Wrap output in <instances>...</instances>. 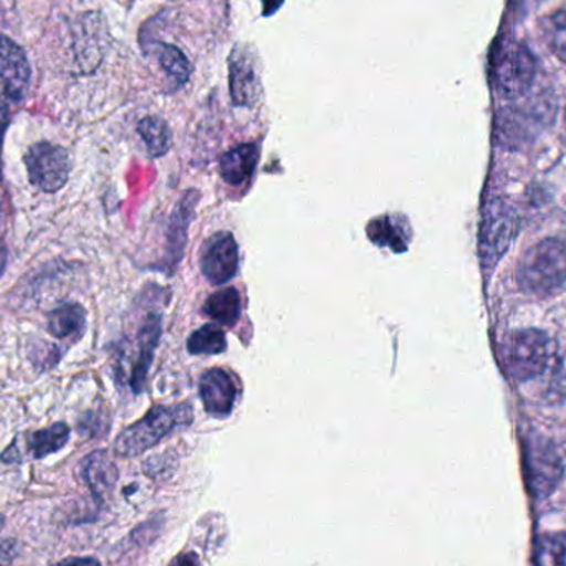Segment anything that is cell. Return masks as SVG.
Segmentation results:
<instances>
[{"label": "cell", "mask_w": 566, "mask_h": 566, "mask_svg": "<svg viewBox=\"0 0 566 566\" xmlns=\"http://www.w3.org/2000/svg\"><path fill=\"white\" fill-rule=\"evenodd\" d=\"M192 421H195V411L189 402L155 406L116 438L115 454L119 458H136L145 454L172 432L191 426Z\"/></svg>", "instance_id": "6da1fadb"}, {"label": "cell", "mask_w": 566, "mask_h": 566, "mask_svg": "<svg viewBox=\"0 0 566 566\" xmlns=\"http://www.w3.org/2000/svg\"><path fill=\"white\" fill-rule=\"evenodd\" d=\"M518 286L527 295L547 296L566 282V241L548 238L522 255L515 272Z\"/></svg>", "instance_id": "7a4b0ae2"}, {"label": "cell", "mask_w": 566, "mask_h": 566, "mask_svg": "<svg viewBox=\"0 0 566 566\" xmlns=\"http://www.w3.org/2000/svg\"><path fill=\"white\" fill-rule=\"evenodd\" d=\"M501 358L505 371L514 381L537 378L551 365V338L542 329H517L502 343Z\"/></svg>", "instance_id": "3957f363"}, {"label": "cell", "mask_w": 566, "mask_h": 566, "mask_svg": "<svg viewBox=\"0 0 566 566\" xmlns=\"http://www.w3.org/2000/svg\"><path fill=\"white\" fill-rule=\"evenodd\" d=\"M517 234V214L504 199H492L484 208L479 235V254L485 272L497 268Z\"/></svg>", "instance_id": "277c9868"}, {"label": "cell", "mask_w": 566, "mask_h": 566, "mask_svg": "<svg viewBox=\"0 0 566 566\" xmlns=\"http://www.w3.org/2000/svg\"><path fill=\"white\" fill-rule=\"evenodd\" d=\"M30 185L39 191L53 195L65 188L72 171V159L63 146L49 142L29 146L23 156Z\"/></svg>", "instance_id": "5b68a950"}, {"label": "cell", "mask_w": 566, "mask_h": 566, "mask_svg": "<svg viewBox=\"0 0 566 566\" xmlns=\"http://www.w3.org/2000/svg\"><path fill=\"white\" fill-rule=\"evenodd\" d=\"M535 78V60L531 50L518 42H507L494 62V83L499 95L505 99L524 96Z\"/></svg>", "instance_id": "8992f818"}, {"label": "cell", "mask_w": 566, "mask_h": 566, "mask_svg": "<svg viewBox=\"0 0 566 566\" xmlns=\"http://www.w3.org/2000/svg\"><path fill=\"white\" fill-rule=\"evenodd\" d=\"M30 65L25 52L6 35H0V106L9 108L25 95Z\"/></svg>", "instance_id": "52a82bcc"}, {"label": "cell", "mask_w": 566, "mask_h": 566, "mask_svg": "<svg viewBox=\"0 0 566 566\" xmlns=\"http://www.w3.org/2000/svg\"><path fill=\"white\" fill-rule=\"evenodd\" d=\"M525 461L532 491L541 497L551 494L562 475L560 459L554 446L541 436H531L525 442Z\"/></svg>", "instance_id": "ba28073f"}, {"label": "cell", "mask_w": 566, "mask_h": 566, "mask_svg": "<svg viewBox=\"0 0 566 566\" xmlns=\"http://www.w3.org/2000/svg\"><path fill=\"white\" fill-rule=\"evenodd\" d=\"M201 272L214 285L231 282L238 274L239 248L231 232H218L202 245Z\"/></svg>", "instance_id": "9c48e42d"}, {"label": "cell", "mask_w": 566, "mask_h": 566, "mask_svg": "<svg viewBox=\"0 0 566 566\" xmlns=\"http://www.w3.org/2000/svg\"><path fill=\"white\" fill-rule=\"evenodd\" d=\"M238 392L234 376L226 369H208L199 379V396L206 412L212 418L226 419L231 416Z\"/></svg>", "instance_id": "30bf717a"}, {"label": "cell", "mask_w": 566, "mask_h": 566, "mask_svg": "<svg viewBox=\"0 0 566 566\" xmlns=\"http://www.w3.org/2000/svg\"><path fill=\"white\" fill-rule=\"evenodd\" d=\"M80 474L92 494L102 502L113 494L118 482V468L106 451L86 455L80 464Z\"/></svg>", "instance_id": "8fae6325"}, {"label": "cell", "mask_w": 566, "mask_h": 566, "mask_svg": "<svg viewBox=\"0 0 566 566\" xmlns=\"http://www.w3.org/2000/svg\"><path fill=\"white\" fill-rule=\"evenodd\" d=\"M163 325L161 316L151 315L145 319L138 335V358L132 369V385L133 391L142 392L145 388L146 378H148L149 368L155 358L156 348H158L159 338H161Z\"/></svg>", "instance_id": "7c38bea8"}, {"label": "cell", "mask_w": 566, "mask_h": 566, "mask_svg": "<svg viewBox=\"0 0 566 566\" xmlns=\"http://www.w3.org/2000/svg\"><path fill=\"white\" fill-rule=\"evenodd\" d=\"M198 201V192L191 189L182 196L181 201L172 212L168 232V261L171 269H175L181 262L182 252H185L186 242H188L189 224H191Z\"/></svg>", "instance_id": "4fadbf2b"}, {"label": "cell", "mask_w": 566, "mask_h": 566, "mask_svg": "<svg viewBox=\"0 0 566 566\" xmlns=\"http://www.w3.org/2000/svg\"><path fill=\"white\" fill-rule=\"evenodd\" d=\"M231 95L235 105L254 106L261 95V82L248 53L235 50L231 60Z\"/></svg>", "instance_id": "5bb4252c"}, {"label": "cell", "mask_w": 566, "mask_h": 566, "mask_svg": "<svg viewBox=\"0 0 566 566\" xmlns=\"http://www.w3.org/2000/svg\"><path fill=\"white\" fill-rule=\"evenodd\" d=\"M259 156H261V151L255 143H248V145L238 146V148L226 153L221 158V165H219L222 179L228 185L241 186L254 175Z\"/></svg>", "instance_id": "9a60e30c"}, {"label": "cell", "mask_w": 566, "mask_h": 566, "mask_svg": "<svg viewBox=\"0 0 566 566\" xmlns=\"http://www.w3.org/2000/svg\"><path fill=\"white\" fill-rule=\"evenodd\" d=\"M86 329V312L80 303H62L49 313V332L59 339H80Z\"/></svg>", "instance_id": "2e32d148"}, {"label": "cell", "mask_w": 566, "mask_h": 566, "mask_svg": "<svg viewBox=\"0 0 566 566\" xmlns=\"http://www.w3.org/2000/svg\"><path fill=\"white\" fill-rule=\"evenodd\" d=\"M242 302L238 290L228 286L209 296L205 305V313L214 319L218 325L232 326L241 316Z\"/></svg>", "instance_id": "e0dca14e"}, {"label": "cell", "mask_w": 566, "mask_h": 566, "mask_svg": "<svg viewBox=\"0 0 566 566\" xmlns=\"http://www.w3.org/2000/svg\"><path fill=\"white\" fill-rule=\"evenodd\" d=\"M70 439V428L65 422H55L49 428L30 432L27 438V448L35 459H43L46 455L55 454L65 448Z\"/></svg>", "instance_id": "ac0fdd59"}, {"label": "cell", "mask_w": 566, "mask_h": 566, "mask_svg": "<svg viewBox=\"0 0 566 566\" xmlns=\"http://www.w3.org/2000/svg\"><path fill=\"white\" fill-rule=\"evenodd\" d=\"M368 238L376 245L391 248L395 252H405L408 249V235H405L402 222L382 216L379 219H373L368 224Z\"/></svg>", "instance_id": "d6986e66"}, {"label": "cell", "mask_w": 566, "mask_h": 566, "mask_svg": "<svg viewBox=\"0 0 566 566\" xmlns=\"http://www.w3.org/2000/svg\"><path fill=\"white\" fill-rule=\"evenodd\" d=\"M138 133L153 158L165 156L171 148L172 135L168 123L159 116H146L138 123Z\"/></svg>", "instance_id": "ffe728a7"}, {"label": "cell", "mask_w": 566, "mask_h": 566, "mask_svg": "<svg viewBox=\"0 0 566 566\" xmlns=\"http://www.w3.org/2000/svg\"><path fill=\"white\" fill-rule=\"evenodd\" d=\"M228 348V339L221 326L209 323L196 329L188 339V352L191 355H219Z\"/></svg>", "instance_id": "44dd1931"}, {"label": "cell", "mask_w": 566, "mask_h": 566, "mask_svg": "<svg viewBox=\"0 0 566 566\" xmlns=\"http://www.w3.org/2000/svg\"><path fill=\"white\" fill-rule=\"evenodd\" d=\"M156 50H158L156 53H158V62L163 70L179 85L188 82L191 76V63H189L188 56L178 46L169 45V43H158Z\"/></svg>", "instance_id": "7402d4cb"}, {"label": "cell", "mask_w": 566, "mask_h": 566, "mask_svg": "<svg viewBox=\"0 0 566 566\" xmlns=\"http://www.w3.org/2000/svg\"><path fill=\"white\" fill-rule=\"evenodd\" d=\"M538 566H566V532L541 537L535 548Z\"/></svg>", "instance_id": "603a6c76"}, {"label": "cell", "mask_w": 566, "mask_h": 566, "mask_svg": "<svg viewBox=\"0 0 566 566\" xmlns=\"http://www.w3.org/2000/svg\"><path fill=\"white\" fill-rule=\"evenodd\" d=\"M545 42L551 46L554 55L566 63V12L552 13L544 22Z\"/></svg>", "instance_id": "cb8c5ba5"}, {"label": "cell", "mask_w": 566, "mask_h": 566, "mask_svg": "<svg viewBox=\"0 0 566 566\" xmlns=\"http://www.w3.org/2000/svg\"><path fill=\"white\" fill-rule=\"evenodd\" d=\"M19 555V545L15 541H6L0 544V566H12Z\"/></svg>", "instance_id": "d4e9b609"}, {"label": "cell", "mask_w": 566, "mask_h": 566, "mask_svg": "<svg viewBox=\"0 0 566 566\" xmlns=\"http://www.w3.org/2000/svg\"><path fill=\"white\" fill-rule=\"evenodd\" d=\"M7 125H9V113H7V108L0 106V185H2V145Z\"/></svg>", "instance_id": "484cf974"}, {"label": "cell", "mask_w": 566, "mask_h": 566, "mask_svg": "<svg viewBox=\"0 0 566 566\" xmlns=\"http://www.w3.org/2000/svg\"><path fill=\"white\" fill-rule=\"evenodd\" d=\"M56 566H102L98 560L92 557H73L60 562Z\"/></svg>", "instance_id": "4316f807"}, {"label": "cell", "mask_w": 566, "mask_h": 566, "mask_svg": "<svg viewBox=\"0 0 566 566\" xmlns=\"http://www.w3.org/2000/svg\"><path fill=\"white\" fill-rule=\"evenodd\" d=\"M169 566H199V562L195 554H182Z\"/></svg>", "instance_id": "83f0119b"}, {"label": "cell", "mask_w": 566, "mask_h": 566, "mask_svg": "<svg viewBox=\"0 0 566 566\" xmlns=\"http://www.w3.org/2000/svg\"><path fill=\"white\" fill-rule=\"evenodd\" d=\"M283 0H264V13L265 15H271L274 13L279 7L282 6Z\"/></svg>", "instance_id": "f1b7e54d"}, {"label": "cell", "mask_w": 566, "mask_h": 566, "mask_svg": "<svg viewBox=\"0 0 566 566\" xmlns=\"http://www.w3.org/2000/svg\"><path fill=\"white\" fill-rule=\"evenodd\" d=\"M7 265V249L6 244H3L2 239H0V275L6 271Z\"/></svg>", "instance_id": "f546056e"}, {"label": "cell", "mask_w": 566, "mask_h": 566, "mask_svg": "<svg viewBox=\"0 0 566 566\" xmlns=\"http://www.w3.org/2000/svg\"><path fill=\"white\" fill-rule=\"evenodd\" d=\"M2 224H3V199H2V192H0V231H2ZM0 239H2V232H0Z\"/></svg>", "instance_id": "4dcf8cb0"}, {"label": "cell", "mask_w": 566, "mask_h": 566, "mask_svg": "<svg viewBox=\"0 0 566 566\" xmlns=\"http://www.w3.org/2000/svg\"><path fill=\"white\" fill-rule=\"evenodd\" d=\"M2 524H3V518L0 517V527H2Z\"/></svg>", "instance_id": "1f68e13d"}, {"label": "cell", "mask_w": 566, "mask_h": 566, "mask_svg": "<svg viewBox=\"0 0 566 566\" xmlns=\"http://www.w3.org/2000/svg\"><path fill=\"white\" fill-rule=\"evenodd\" d=\"M565 133H566V113H565Z\"/></svg>", "instance_id": "d6a6232c"}]
</instances>
